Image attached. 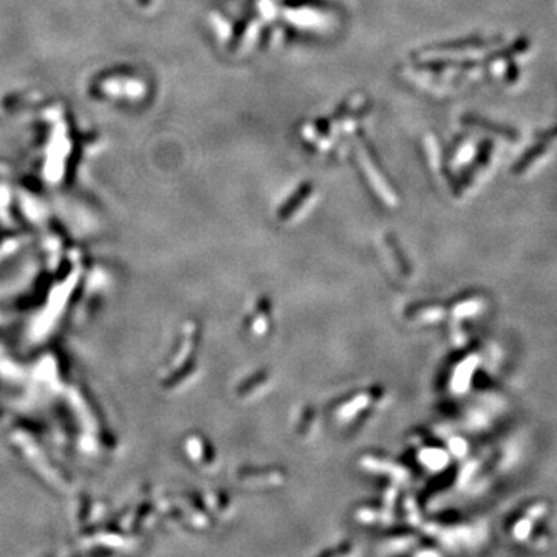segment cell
<instances>
[{
  "label": "cell",
  "instance_id": "2",
  "mask_svg": "<svg viewBox=\"0 0 557 557\" xmlns=\"http://www.w3.org/2000/svg\"><path fill=\"white\" fill-rule=\"evenodd\" d=\"M238 480L245 482L246 484H273L274 482H282L284 480V474L280 471L276 469H259V468H245L237 474Z\"/></svg>",
  "mask_w": 557,
  "mask_h": 557
},
{
  "label": "cell",
  "instance_id": "3",
  "mask_svg": "<svg viewBox=\"0 0 557 557\" xmlns=\"http://www.w3.org/2000/svg\"><path fill=\"white\" fill-rule=\"evenodd\" d=\"M446 314V310H444L441 305L438 304H418L417 307H413L409 310L407 308V317L409 319H413V321H418V322H438L443 319V316Z\"/></svg>",
  "mask_w": 557,
  "mask_h": 557
},
{
  "label": "cell",
  "instance_id": "5",
  "mask_svg": "<svg viewBox=\"0 0 557 557\" xmlns=\"http://www.w3.org/2000/svg\"><path fill=\"white\" fill-rule=\"evenodd\" d=\"M270 381H271L270 373L266 372L256 373V375L246 378L243 383L238 386L237 395L242 398H251L252 395H259V389L260 390L266 389V387L270 386Z\"/></svg>",
  "mask_w": 557,
  "mask_h": 557
},
{
  "label": "cell",
  "instance_id": "1",
  "mask_svg": "<svg viewBox=\"0 0 557 557\" xmlns=\"http://www.w3.org/2000/svg\"><path fill=\"white\" fill-rule=\"evenodd\" d=\"M549 506L533 502L511 512L505 520V534L521 547H545L548 544Z\"/></svg>",
  "mask_w": 557,
  "mask_h": 557
},
{
  "label": "cell",
  "instance_id": "4",
  "mask_svg": "<svg viewBox=\"0 0 557 557\" xmlns=\"http://www.w3.org/2000/svg\"><path fill=\"white\" fill-rule=\"evenodd\" d=\"M256 312L251 316L250 328L256 336H264L265 331L270 328L271 321V305L266 299H259L256 305Z\"/></svg>",
  "mask_w": 557,
  "mask_h": 557
},
{
  "label": "cell",
  "instance_id": "6",
  "mask_svg": "<svg viewBox=\"0 0 557 557\" xmlns=\"http://www.w3.org/2000/svg\"><path fill=\"white\" fill-rule=\"evenodd\" d=\"M314 411L313 407H307L305 412H304V417L300 418L299 422V427H298V432L300 435H310L313 431V425H314Z\"/></svg>",
  "mask_w": 557,
  "mask_h": 557
}]
</instances>
